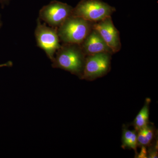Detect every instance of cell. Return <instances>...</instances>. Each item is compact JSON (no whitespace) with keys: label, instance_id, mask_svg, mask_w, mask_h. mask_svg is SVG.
Instances as JSON below:
<instances>
[{"label":"cell","instance_id":"3957f363","mask_svg":"<svg viewBox=\"0 0 158 158\" xmlns=\"http://www.w3.org/2000/svg\"><path fill=\"white\" fill-rule=\"evenodd\" d=\"M114 7L100 0H81L73 8L72 15L95 23L111 16Z\"/></svg>","mask_w":158,"mask_h":158},{"label":"cell","instance_id":"4fadbf2b","mask_svg":"<svg viewBox=\"0 0 158 158\" xmlns=\"http://www.w3.org/2000/svg\"><path fill=\"white\" fill-rule=\"evenodd\" d=\"M13 65V63L11 61H9V62H6L3 64H0V68L4 67H11Z\"/></svg>","mask_w":158,"mask_h":158},{"label":"cell","instance_id":"ba28073f","mask_svg":"<svg viewBox=\"0 0 158 158\" xmlns=\"http://www.w3.org/2000/svg\"><path fill=\"white\" fill-rule=\"evenodd\" d=\"M80 45L86 56L100 53L114 54L98 32L93 28Z\"/></svg>","mask_w":158,"mask_h":158},{"label":"cell","instance_id":"7c38bea8","mask_svg":"<svg viewBox=\"0 0 158 158\" xmlns=\"http://www.w3.org/2000/svg\"><path fill=\"white\" fill-rule=\"evenodd\" d=\"M141 151L136 156V158H147V150L146 147L141 146Z\"/></svg>","mask_w":158,"mask_h":158},{"label":"cell","instance_id":"52a82bcc","mask_svg":"<svg viewBox=\"0 0 158 158\" xmlns=\"http://www.w3.org/2000/svg\"><path fill=\"white\" fill-rule=\"evenodd\" d=\"M93 28L98 32L113 53L120 50L121 43L119 32L113 24L111 16L94 23Z\"/></svg>","mask_w":158,"mask_h":158},{"label":"cell","instance_id":"6da1fadb","mask_svg":"<svg viewBox=\"0 0 158 158\" xmlns=\"http://www.w3.org/2000/svg\"><path fill=\"white\" fill-rule=\"evenodd\" d=\"M86 57L80 44L63 43L56 52L52 66L69 72L81 79Z\"/></svg>","mask_w":158,"mask_h":158},{"label":"cell","instance_id":"9c48e42d","mask_svg":"<svg viewBox=\"0 0 158 158\" xmlns=\"http://www.w3.org/2000/svg\"><path fill=\"white\" fill-rule=\"evenodd\" d=\"M138 146L149 147L156 139V130L152 123L137 131Z\"/></svg>","mask_w":158,"mask_h":158},{"label":"cell","instance_id":"8992f818","mask_svg":"<svg viewBox=\"0 0 158 158\" xmlns=\"http://www.w3.org/2000/svg\"><path fill=\"white\" fill-rule=\"evenodd\" d=\"M73 10V8L66 3L52 1L40 9L39 19L50 27L57 29L72 15Z\"/></svg>","mask_w":158,"mask_h":158},{"label":"cell","instance_id":"8fae6325","mask_svg":"<svg viewBox=\"0 0 158 158\" xmlns=\"http://www.w3.org/2000/svg\"><path fill=\"white\" fill-rule=\"evenodd\" d=\"M150 103V99L146 98L144 106L139 111L133 121V127L137 131L150 123L149 120Z\"/></svg>","mask_w":158,"mask_h":158},{"label":"cell","instance_id":"5bb4252c","mask_svg":"<svg viewBox=\"0 0 158 158\" xmlns=\"http://www.w3.org/2000/svg\"><path fill=\"white\" fill-rule=\"evenodd\" d=\"M9 0H0V2L2 3V4H5L7 3Z\"/></svg>","mask_w":158,"mask_h":158},{"label":"cell","instance_id":"30bf717a","mask_svg":"<svg viewBox=\"0 0 158 158\" xmlns=\"http://www.w3.org/2000/svg\"><path fill=\"white\" fill-rule=\"evenodd\" d=\"M121 147L123 149L134 150L136 156L138 154V138L137 131L135 130H130L124 126L123 128Z\"/></svg>","mask_w":158,"mask_h":158},{"label":"cell","instance_id":"9a60e30c","mask_svg":"<svg viewBox=\"0 0 158 158\" xmlns=\"http://www.w3.org/2000/svg\"><path fill=\"white\" fill-rule=\"evenodd\" d=\"M2 26V21H1V17H0V29L1 28V27Z\"/></svg>","mask_w":158,"mask_h":158},{"label":"cell","instance_id":"277c9868","mask_svg":"<svg viewBox=\"0 0 158 158\" xmlns=\"http://www.w3.org/2000/svg\"><path fill=\"white\" fill-rule=\"evenodd\" d=\"M112 55L105 52L86 56L81 79L93 81L107 74L111 69Z\"/></svg>","mask_w":158,"mask_h":158},{"label":"cell","instance_id":"5b68a950","mask_svg":"<svg viewBox=\"0 0 158 158\" xmlns=\"http://www.w3.org/2000/svg\"><path fill=\"white\" fill-rule=\"evenodd\" d=\"M35 36L37 46L43 50L49 59L52 61L56 52L61 46L57 29L42 23L38 18Z\"/></svg>","mask_w":158,"mask_h":158},{"label":"cell","instance_id":"7a4b0ae2","mask_svg":"<svg viewBox=\"0 0 158 158\" xmlns=\"http://www.w3.org/2000/svg\"><path fill=\"white\" fill-rule=\"evenodd\" d=\"M94 23L71 15L57 28L60 41L81 45L93 29Z\"/></svg>","mask_w":158,"mask_h":158}]
</instances>
